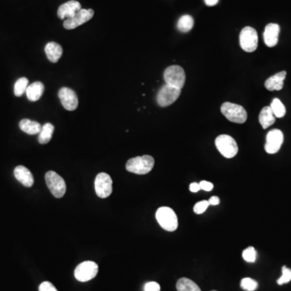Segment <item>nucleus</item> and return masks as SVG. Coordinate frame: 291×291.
<instances>
[{
	"mask_svg": "<svg viewBox=\"0 0 291 291\" xmlns=\"http://www.w3.org/2000/svg\"><path fill=\"white\" fill-rule=\"evenodd\" d=\"M155 160L151 156H138L132 158L126 163V168L128 172L137 175H145L153 169Z\"/></svg>",
	"mask_w": 291,
	"mask_h": 291,
	"instance_id": "obj_1",
	"label": "nucleus"
},
{
	"mask_svg": "<svg viewBox=\"0 0 291 291\" xmlns=\"http://www.w3.org/2000/svg\"><path fill=\"white\" fill-rule=\"evenodd\" d=\"M156 220L163 229L168 232H174L178 228V219L173 209L167 206L158 209Z\"/></svg>",
	"mask_w": 291,
	"mask_h": 291,
	"instance_id": "obj_2",
	"label": "nucleus"
},
{
	"mask_svg": "<svg viewBox=\"0 0 291 291\" xmlns=\"http://www.w3.org/2000/svg\"><path fill=\"white\" fill-rule=\"evenodd\" d=\"M222 114L227 119L234 123L243 124L247 121V114L245 108L239 104L225 102L221 107Z\"/></svg>",
	"mask_w": 291,
	"mask_h": 291,
	"instance_id": "obj_3",
	"label": "nucleus"
},
{
	"mask_svg": "<svg viewBox=\"0 0 291 291\" xmlns=\"http://www.w3.org/2000/svg\"><path fill=\"white\" fill-rule=\"evenodd\" d=\"M215 145L219 152L225 158L232 159L237 155L239 148L232 136L228 134L217 136L215 139Z\"/></svg>",
	"mask_w": 291,
	"mask_h": 291,
	"instance_id": "obj_4",
	"label": "nucleus"
},
{
	"mask_svg": "<svg viewBox=\"0 0 291 291\" xmlns=\"http://www.w3.org/2000/svg\"><path fill=\"white\" fill-rule=\"evenodd\" d=\"M186 73L181 66H169L164 71V79L166 84L181 90L186 83Z\"/></svg>",
	"mask_w": 291,
	"mask_h": 291,
	"instance_id": "obj_5",
	"label": "nucleus"
},
{
	"mask_svg": "<svg viewBox=\"0 0 291 291\" xmlns=\"http://www.w3.org/2000/svg\"><path fill=\"white\" fill-rule=\"evenodd\" d=\"M45 178H46V185L48 186L51 194L55 198H62L64 194H66V182L63 178L54 171H49L46 172Z\"/></svg>",
	"mask_w": 291,
	"mask_h": 291,
	"instance_id": "obj_6",
	"label": "nucleus"
},
{
	"mask_svg": "<svg viewBox=\"0 0 291 291\" xmlns=\"http://www.w3.org/2000/svg\"><path fill=\"white\" fill-rule=\"evenodd\" d=\"M239 43L241 48L246 52H254L258 46V35L257 30L249 26L243 28L239 35Z\"/></svg>",
	"mask_w": 291,
	"mask_h": 291,
	"instance_id": "obj_7",
	"label": "nucleus"
},
{
	"mask_svg": "<svg viewBox=\"0 0 291 291\" xmlns=\"http://www.w3.org/2000/svg\"><path fill=\"white\" fill-rule=\"evenodd\" d=\"M98 265L96 262H82L76 268L75 270V277L78 281L81 282H86L90 280L93 279L97 275Z\"/></svg>",
	"mask_w": 291,
	"mask_h": 291,
	"instance_id": "obj_8",
	"label": "nucleus"
},
{
	"mask_svg": "<svg viewBox=\"0 0 291 291\" xmlns=\"http://www.w3.org/2000/svg\"><path fill=\"white\" fill-rule=\"evenodd\" d=\"M181 90L165 84L158 92L157 103L160 107H167L173 104L179 98Z\"/></svg>",
	"mask_w": 291,
	"mask_h": 291,
	"instance_id": "obj_9",
	"label": "nucleus"
},
{
	"mask_svg": "<svg viewBox=\"0 0 291 291\" xmlns=\"http://www.w3.org/2000/svg\"><path fill=\"white\" fill-rule=\"evenodd\" d=\"M95 190L99 198H106L110 197L113 192L111 176L104 172L98 174L95 179Z\"/></svg>",
	"mask_w": 291,
	"mask_h": 291,
	"instance_id": "obj_10",
	"label": "nucleus"
},
{
	"mask_svg": "<svg viewBox=\"0 0 291 291\" xmlns=\"http://www.w3.org/2000/svg\"><path fill=\"white\" fill-rule=\"evenodd\" d=\"M93 16L94 11L92 9H81L71 18L64 20L63 27L66 29H74L89 21Z\"/></svg>",
	"mask_w": 291,
	"mask_h": 291,
	"instance_id": "obj_11",
	"label": "nucleus"
},
{
	"mask_svg": "<svg viewBox=\"0 0 291 291\" xmlns=\"http://www.w3.org/2000/svg\"><path fill=\"white\" fill-rule=\"evenodd\" d=\"M283 133L280 130L274 129L270 130L266 136L265 152L269 154H276L279 152L281 145L283 143Z\"/></svg>",
	"mask_w": 291,
	"mask_h": 291,
	"instance_id": "obj_12",
	"label": "nucleus"
},
{
	"mask_svg": "<svg viewBox=\"0 0 291 291\" xmlns=\"http://www.w3.org/2000/svg\"><path fill=\"white\" fill-rule=\"evenodd\" d=\"M58 97L65 110L68 111H74L78 108V96L74 90L68 88H62L58 92Z\"/></svg>",
	"mask_w": 291,
	"mask_h": 291,
	"instance_id": "obj_13",
	"label": "nucleus"
},
{
	"mask_svg": "<svg viewBox=\"0 0 291 291\" xmlns=\"http://www.w3.org/2000/svg\"><path fill=\"white\" fill-rule=\"evenodd\" d=\"M81 9H82L81 4L78 1L70 0L59 7L57 14L61 20H64V19L66 20V19L71 18L72 16H74Z\"/></svg>",
	"mask_w": 291,
	"mask_h": 291,
	"instance_id": "obj_14",
	"label": "nucleus"
},
{
	"mask_svg": "<svg viewBox=\"0 0 291 291\" xmlns=\"http://www.w3.org/2000/svg\"><path fill=\"white\" fill-rule=\"evenodd\" d=\"M280 26L277 24H269L266 25L264 32V41L268 47H274L278 42Z\"/></svg>",
	"mask_w": 291,
	"mask_h": 291,
	"instance_id": "obj_15",
	"label": "nucleus"
},
{
	"mask_svg": "<svg viewBox=\"0 0 291 291\" xmlns=\"http://www.w3.org/2000/svg\"><path fill=\"white\" fill-rule=\"evenodd\" d=\"M14 175L16 179L25 187H32L33 185L34 179L32 172L24 166H17L14 170Z\"/></svg>",
	"mask_w": 291,
	"mask_h": 291,
	"instance_id": "obj_16",
	"label": "nucleus"
},
{
	"mask_svg": "<svg viewBox=\"0 0 291 291\" xmlns=\"http://www.w3.org/2000/svg\"><path fill=\"white\" fill-rule=\"evenodd\" d=\"M286 76V71L279 72L269 77L265 83V87L269 91H280L284 86V80Z\"/></svg>",
	"mask_w": 291,
	"mask_h": 291,
	"instance_id": "obj_17",
	"label": "nucleus"
},
{
	"mask_svg": "<svg viewBox=\"0 0 291 291\" xmlns=\"http://www.w3.org/2000/svg\"><path fill=\"white\" fill-rule=\"evenodd\" d=\"M45 52L50 62L56 63L62 57L63 50H62V46L56 42H51L46 45Z\"/></svg>",
	"mask_w": 291,
	"mask_h": 291,
	"instance_id": "obj_18",
	"label": "nucleus"
},
{
	"mask_svg": "<svg viewBox=\"0 0 291 291\" xmlns=\"http://www.w3.org/2000/svg\"><path fill=\"white\" fill-rule=\"evenodd\" d=\"M45 86L42 82H34L28 85L26 90L27 97L30 101L35 102L40 100L44 93Z\"/></svg>",
	"mask_w": 291,
	"mask_h": 291,
	"instance_id": "obj_19",
	"label": "nucleus"
},
{
	"mask_svg": "<svg viewBox=\"0 0 291 291\" xmlns=\"http://www.w3.org/2000/svg\"><path fill=\"white\" fill-rule=\"evenodd\" d=\"M276 117L274 116L273 111H272L270 106H266L262 108V111L260 113L259 122L262 125L263 129H267L269 126L275 122Z\"/></svg>",
	"mask_w": 291,
	"mask_h": 291,
	"instance_id": "obj_20",
	"label": "nucleus"
},
{
	"mask_svg": "<svg viewBox=\"0 0 291 291\" xmlns=\"http://www.w3.org/2000/svg\"><path fill=\"white\" fill-rule=\"evenodd\" d=\"M19 126H20V130L26 134H30V135L39 134L42 127L40 123L31 121L29 119L21 120L20 124H19Z\"/></svg>",
	"mask_w": 291,
	"mask_h": 291,
	"instance_id": "obj_21",
	"label": "nucleus"
},
{
	"mask_svg": "<svg viewBox=\"0 0 291 291\" xmlns=\"http://www.w3.org/2000/svg\"><path fill=\"white\" fill-rule=\"evenodd\" d=\"M54 126L51 123L45 124L42 126V130L39 133L38 137V142L41 144H47L52 138L53 134H54Z\"/></svg>",
	"mask_w": 291,
	"mask_h": 291,
	"instance_id": "obj_22",
	"label": "nucleus"
},
{
	"mask_svg": "<svg viewBox=\"0 0 291 291\" xmlns=\"http://www.w3.org/2000/svg\"><path fill=\"white\" fill-rule=\"evenodd\" d=\"M176 289L178 291H202L194 281L186 277H182L178 280Z\"/></svg>",
	"mask_w": 291,
	"mask_h": 291,
	"instance_id": "obj_23",
	"label": "nucleus"
},
{
	"mask_svg": "<svg viewBox=\"0 0 291 291\" xmlns=\"http://www.w3.org/2000/svg\"><path fill=\"white\" fill-rule=\"evenodd\" d=\"M194 25V18L190 15H185L178 20L177 28L182 32H187L193 28Z\"/></svg>",
	"mask_w": 291,
	"mask_h": 291,
	"instance_id": "obj_24",
	"label": "nucleus"
},
{
	"mask_svg": "<svg viewBox=\"0 0 291 291\" xmlns=\"http://www.w3.org/2000/svg\"><path fill=\"white\" fill-rule=\"evenodd\" d=\"M270 108H271L272 111H273V114H274V116L276 118H283L285 115V113H286L285 106L281 103V100L279 99H277V98L273 99L271 105H270Z\"/></svg>",
	"mask_w": 291,
	"mask_h": 291,
	"instance_id": "obj_25",
	"label": "nucleus"
},
{
	"mask_svg": "<svg viewBox=\"0 0 291 291\" xmlns=\"http://www.w3.org/2000/svg\"><path fill=\"white\" fill-rule=\"evenodd\" d=\"M28 86V80L25 77L19 79L15 84L14 93L16 96H22L24 92H26L27 88Z\"/></svg>",
	"mask_w": 291,
	"mask_h": 291,
	"instance_id": "obj_26",
	"label": "nucleus"
},
{
	"mask_svg": "<svg viewBox=\"0 0 291 291\" xmlns=\"http://www.w3.org/2000/svg\"><path fill=\"white\" fill-rule=\"evenodd\" d=\"M240 286L242 289L246 291H255L258 289V281L255 280L251 279L250 277H245L241 280L240 282Z\"/></svg>",
	"mask_w": 291,
	"mask_h": 291,
	"instance_id": "obj_27",
	"label": "nucleus"
},
{
	"mask_svg": "<svg viewBox=\"0 0 291 291\" xmlns=\"http://www.w3.org/2000/svg\"><path fill=\"white\" fill-rule=\"evenodd\" d=\"M243 258L245 262L248 263H254L257 260V251L253 247H248L246 249L243 250Z\"/></svg>",
	"mask_w": 291,
	"mask_h": 291,
	"instance_id": "obj_28",
	"label": "nucleus"
},
{
	"mask_svg": "<svg viewBox=\"0 0 291 291\" xmlns=\"http://www.w3.org/2000/svg\"><path fill=\"white\" fill-rule=\"evenodd\" d=\"M291 281V269H288L286 266L282 267V275L277 280L278 285H281L288 283Z\"/></svg>",
	"mask_w": 291,
	"mask_h": 291,
	"instance_id": "obj_29",
	"label": "nucleus"
},
{
	"mask_svg": "<svg viewBox=\"0 0 291 291\" xmlns=\"http://www.w3.org/2000/svg\"><path fill=\"white\" fill-rule=\"evenodd\" d=\"M209 203L208 201H202V202H198L196 203L194 207V211L197 214H202L209 207Z\"/></svg>",
	"mask_w": 291,
	"mask_h": 291,
	"instance_id": "obj_30",
	"label": "nucleus"
},
{
	"mask_svg": "<svg viewBox=\"0 0 291 291\" xmlns=\"http://www.w3.org/2000/svg\"><path fill=\"white\" fill-rule=\"evenodd\" d=\"M39 291H58V289L50 281H44L39 286Z\"/></svg>",
	"mask_w": 291,
	"mask_h": 291,
	"instance_id": "obj_31",
	"label": "nucleus"
},
{
	"mask_svg": "<svg viewBox=\"0 0 291 291\" xmlns=\"http://www.w3.org/2000/svg\"><path fill=\"white\" fill-rule=\"evenodd\" d=\"M144 289L145 291H160V285L156 281H151L146 284Z\"/></svg>",
	"mask_w": 291,
	"mask_h": 291,
	"instance_id": "obj_32",
	"label": "nucleus"
},
{
	"mask_svg": "<svg viewBox=\"0 0 291 291\" xmlns=\"http://www.w3.org/2000/svg\"><path fill=\"white\" fill-rule=\"evenodd\" d=\"M199 184L200 186H201V190H204V191H211L213 189V185L211 182L202 180V181L200 182Z\"/></svg>",
	"mask_w": 291,
	"mask_h": 291,
	"instance_id": "obj_33",
	"label": "nucleus"
},
{
	"mask_svg": "<svg viewBox=\"0 0 291 291\" xmlns=\"http://www.w3.org/2000/svg\"><path fill=\"white\" fill-rule=\"evenodd\" d=\"M190 190L192 193H198V191L201 190V186H200L199 183H194L190 184Z\"/></svg>",
	"mask_w": 291,
	"mask_h": 291,
	"instance_id": "obj_34",
	"label": "nucleus"
},
{
	"mask_svg": "<svg viewBox=\"0 0 291 291\" xmlns=\"http://www.w3.org/2000/svg\"><path fill=\"white\" fill-rule=\"evenodd\" d=\"M208 202H209V205H217L220 203V198H217L216 196H213V197L209 198Z\"/></svg>",
	"mask_w": 291,
	"mask_h": 291,
	"instance_id": "obj_35",
	"label": "nucleus"
},
{
	"mask_svg": "<svg viewBox=\"0 0 291 291\" xmlns=\"http://www.w3.org/2000/svg\"><path fill=\"white\" fill-rule=\"evenodd\" d=\"M219 2V0H205V3L208 6H214Z\"/></svg>",
	"mask_w": 291,
	"mask_h": 291,
	"instance_id": "obj_36",
	"label": "nucleus"
},
{
	"mask_svg": "<svg viewBox=\"0 0 291 291\" xmlns=\"http://www.w3.org/2000/svg\"><path fill=\"white\" fill-rule=\"evenodd\" d=\"M212 291H216V290H212Z\"/></svg>",
	"mask_w": 291,
	"mask_h": 291,
	"instance_id": "obj_37",
	"label": "nucleus"
}]
</instances>
